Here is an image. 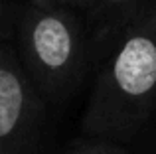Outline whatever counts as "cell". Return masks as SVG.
Wrapping results in <instances>:
<instances>
[{"mask_svg":"<svg viewBox=\"0 0 156 154\" xmlns=\"http://www.w3.org/2000/svg\"><path fill=\"white\" fill-rule=\"evenodd\" d=\"M156 113V2L122 34L99 65L81 127L99 140L125 142Z\"/></svg>","mask_w":156,"mask_h":154,"instance_id":"cell-1","label":"cell"},{"mask_svg":"<svg viewBox=\"0 0 156 154\" xmlns=\"http://www.w3.org/2000/svg\"><path fill=\"white\" fill-rule=\"evenodd\" d=\"M18 54L46 101H63L95 65L87 24L71 8H40L28 2L16 20Z\"/></svg>","mask_w":156,"mask_h":154,"instance_id":"cell-2","label":"cell"},{"mask_svg":"<svg viewBox=\"0 0 156 154\" xmlns=\"http://www.w3.org/2000/svg\"><path fill=\"white\" fill-rule=\"evenodd\" d=\"M46 99L12 46L0 42V154H34Z\"/></svg>","mask_w":156,"mask_h":154,"instance_id":"cell-3","label":"cell"},{"mask_svg":"<svg viewBox=\"0 0 156 154\" xmlns=\"http://www.w3.org/2000/svg\"><path fill=\"white\" fill-rule=\"evenodd\" d=\"M152 0H91L83 20L87 24L95 63H103L126 30L146 12Z\"/></svg>","mask_w":156,"mask_h":154,"instance_id":"cell-4","label":"cell"},{"mask_svg":"<svg viewBox=\"0 0 156 154\" xmlns=\"http://www.w3.org/2000/svg\"><path fill=\"white\" fill-rule=\"evenodd\" d=\"M69 154H126V150L113 140H95L89 144H81Z\"/></svg>","mask_w":156,"mask_h":154,"instance_id":"cell-5","label":"cell"},{"mask_svg":"<svg viewBox=\"0 0 156 154\" xmlns=\"http://www.w3.org/2000/svg\"><path fill=\"white\" fill-rule=\"evenodd\" d=\"M28 2L40 8H71V10L83 14L91 0H28Z\"/></svg>","mask_w":156,"mask_h":154,"instance_id":"cell-6","label":"cell"},{"mask_svg":"<svg viewBox=\"0 0 156 154\" xmlns=\"http://www.w3.org/2000/svg\"><path fill=\"white\" fill-rule=\"evenodd\" d=\"M10 24V12H8V4L6 0H0V40L6 38V28Z\"/></svg>","mask_w":156,"mask_h":154,"instance_id":"cell-7","label":"cell"},{"mask_svg":"<svg viewBox=\"0 0 156 154\" xmlns=\"http://www.w3.org/2000/svg\"><path fill=\"white\" fill-rule=\"evenodd\" d=\"M152 2H156V0H152Z\"/></svg>","mask_w":156,"mask_h":154,"instance_id":"cell-8","label":"cell"}]
</instances>
